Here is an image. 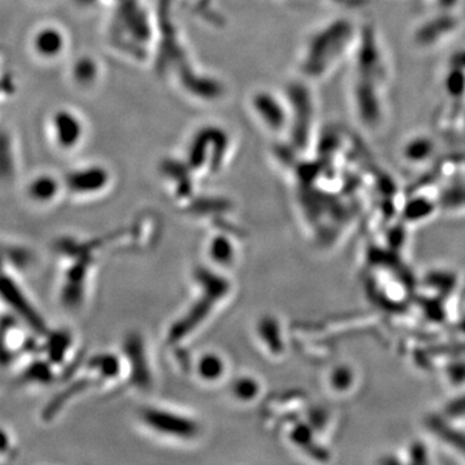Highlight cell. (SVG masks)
<instances>
[{
  "mask_svg": "<svg viewBox=\"0 0 465 465\" xmlns=\"http://www.w3.org/2000/svg\"><path fill=\"white\" fill-rule=\"evenodd\" d=\"M58 183L50 174H41L27 185V197L38 203H45L54 200L57 194Z\"/></svg>",
  "mask_w": 465,
  "mask_h": 465,
  "instance_id": "5",
  "label": "cell"
},
{
  "mask_svg": "<svg viewBox=\"0 0 465 465\" xmlns=\"http://www.w3.org/2000/svg\"><path fill=\"white\" fill-rule=\"evenodd\" d=\"M12 255L11 250H0V302L12 312V316L23 321L25 326L36 332H42L43 321L24 291L18 275L12 272Z\"/></svg>",
  "mask_w": 465,
  "mask_h": 465,
  "instance_id": "1",
  "label": "cell"
},
{
  "mask_svg": "<svg viewBox=\"0 0 465 465\" xmlns=\"http://www.w3.org/2000/svg\"><path fill=\"white\" fill-rule=\"evenodd\" d=\"M32 48L36 56L43 60H54L65 48V36L54 26H43L33 34Z\"/></svg>",
  "mask_w": 465,
  "mask_h": 465,
  "instance_id": "3",
  "label": "cell"
},
{
  "mask_svg": "<svg viewBox=\"0 0 465 465\" xmlns=\"http://www.w3.org/2000/svg\"><path fill=\"white\" fill-rule=\"evenodd\" d=\"M52 134L54 142L63 149L74 148L81 140L84 127L81 119L70 110L61 109L51 119Z\"/></svg>",
  "mask_w": 465,
  "mask_h": 465,
  "instance_id": "2",
  "label": "cell"
},
{
  "mask_svg": "<svg viewBox=\"0 0 465 465\" xmlns=\"http://www.w3.org/2000/svg\"><path fill=\"white\" fill-rule=\"evenodd\" d=\"M11 134L0 128V182H9L16 173V152Z\"/></svg>",
  "mask_w": 465,
  "mask_h": 465,
  "instance_id": "4",
  "label": "cell"
},
{
  "mask_svg": "<svg viewBox=\"0 0 465 465\" xmlns=\"http://www.w3.org/2000/svg\"><path fill=\"white\" fill-rule=\"evenodd\" d=\"M15 457L14 440L0 428V463L9 461Z\"/></svg>",
  "mask_w": 465,
  "mask_h": 465,
  "instance_id": "6",
  "label": "cell"
}]
</instances>
